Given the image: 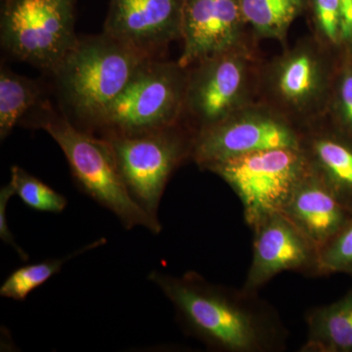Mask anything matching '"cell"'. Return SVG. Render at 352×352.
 I'll return each instance as SVG.
<instances>
[{"label":"cell","instance_id":"603a6c76","mask_svg":"<svg viewBox=\"0 0 352 352\" xmlns=\"http://www.w3.org/2000/svg\"><path fill=\"white\" fill-rule=\"evenodd\" d=\"M352 277V217L332 240L319 249V276Z\"/></svg>","mask_w":352,"mask_h":352},{"label":"cell","instance_id":"6da1fadb","mask_svg":"<svg viewBox=\"0 0 352 352\" xmlns=\"http://www.w3.org/2000/svg\"><path fill=\"white\" fill-rule=\"evenodd\" d=\"M148 279L175 307L188 335L221 352H282L289 331L279 312L258 293L212 283L195 271L173 276L152 271Z\"/></svg>","mask_w":352,"mask_h":352},{"label":"cell","instance_id":"5b68a950","mask_svg":"<svg viewBox=\"0 0 352 352\" xmlns=\"http://www.w3.org/2000/svg\"><path fill=\"white\" fill-rule=\"evenodd\" d=\"M263 62L258 39L251 32L237 45L189 67L180 122L195 136L258 101Z\"/></svg>","mask_w":352,"mask_h":352},{"label":"cell","instance_id":"44dd1931","mask_svg":"<svg viewBox=\"0 0 352 352\" xmlns=\"http://www.w3.org/2000/svg\"><path fill=\"white\" fill-rule=\"evenodd\" d=\"M10 182L15 189V195L32 210L60 214L68 206L66 197L20 166L11 168Z\"/></svg>","mask_w":352,"mask_h":352},{"label":"cell","instance_id":"d6986e66","mask_svg":"<svg viewBox=\"0 0 352 352\" xmlns=\"http://www.w3.org/2000/svg\"><path fill=\"white\" fill-rule=\"evenodd\" d=\"M106 243L107 240L105 238H100L83 245L80 249L76 250V252L69 254L64 258L46 259L41 263L21 266L14 270L1 285L0 296L16 302H24L32 292L43 286L54 275L58 274L68 261L85 252L101 247Z\"/></svg>","mask_w":352,"mask_h":352},{"label":"cell","instance_id":"4fadbf2b","mask_svg":"<svg viewBox=\"0 0 352 352\" xmlns=\"http://www.w3.org/2000/svg\"><path fill=\"white\" fill-rule=\"evenodd\" d=\"M248 28L241 0H184L178 63L189 68L237 45L251 34Z\"/></svg>","mask_w":352,"mask_h":352},{"label":"cell","instance_id":"9a60e30c","mask_svg":"<svg viewBox=\"0 0 352 352\" xmlns=\"http://www.w3.org/2000/svg\"><path fill=\"white\" fill-rule=\"evenodd\" d=\"M300 149L310 168L352 212V138L324 119L302 131Z\"/></svg>","mask_w":352,"mask_h":352},{"label":"cell","instance_id":"7c38bea8","mask_svg":"<svg viewBox=\"0 0 352 352\" xmlns=\"http://www.w3.org/2000/svg\"><path fill=\"white\" fill-rule=\"evenodd\" d=\"M184 0H110L104 32L156 58L182 41Z\"/></svg>","mask_w":352,"mask_h":352},{"label":"cell","instance_id":"d4e9b609","mask_svg":"<svg viewBox=\"0 0 352 352\" xmlns=\"http://www.w3.org/2000/svg\"><path fill=\"white\" fill-rule=\"evenodd\" d=\"M344 50L352 51V0H339Z\"/></svg>","mask_w":352,"mask_h":352},{"label":"cell","instance_id":"5bb4252c","mask_svg":"<svg viewBox=\"0 0 352 352\" xmlns=\"http://www.w3.org/2000/svg\"><path fill=\"white\" fill-rule=\"evenodd\" d=\"M281 212L319 249L332 240L352 217V212L309 164Z\"/></svg>","mask_w":352,"mask_h":352},{"label":"cell","instance_id":"ba28073f","mask_svg":"<svg viewBox=\"0 0 352 352\" xmlns=\"http://www.w3.org/2000/svg\"><path fill=\"white\" fill-rule=\"evenodd\" d=\"M112 146L122 179L132 198L157 217L171 175L191 161L194 134L182 122L138 135L104 138Z\"/></svg>","mask_w":352,"mask_h":352},{"label":"cell","instance_id":"ac0fdd59","mask_svg":"<svg viewBox=\"0 0 352 352\" xmlns=\"http://www.w3.org/2000/svg\"><path fill=\"white\" fill-rule=\"evenodd\" d=\"M43 88L36 80L1 67L0 71V138L10 135L25 113L38 104Z\"/></svg>","mask_w":352,"mask_h":352},{"label":"cell","instance_id":"277c9868","mask_svg":"<svg viewBox=\"0 0 352 352\" xmlns=\"http://www.w3.org/2000/svg\"><path fill=\"white\" fill-rule=\"evenodd\" d=\"M36 126L61 148L78 188L115 214L124 228L142 227L156 235L162 232L159 219L146 212L127 190L107 139L78 129L50 108L38 113Z\"/></svg>","mask_w":352,"mask_h":352},{"label":"cell","instance_id":"7a4b0ae2","mask_svg":"<svg viewBox=\"0 0 352 352\" xmlns=\"http://www.w3.org/2000/svg\"><path fill=\"white\" fill-rule=\"evenodd\" d=\"M150 56L106 32L80 38L58 65V91L76 119L95 127Z\"/></svg>","mask_w":352,"mask_h":352},{"label":"cell","instance_id":"ffe728a7","mask_svg":"<svg viewBox=\"0 0 352 352\" xmlns=\"http://www.w3.org/2000/svg\"><path fill=\"white\" fill-rule=\"evenodd\" d=\"M325 120L352 138V51L344 50L340 55Z\"/></svg>","mask_w":352,"mask_h":352},{"label":"cell","instance_id":"52a82bcc","mask_svg":"<svg viewBox=\"0 0 352 352\" xmlns=\"http://www.w3.org/2000/svg\"><path fill=\"white\" fill-rule=\"evenodd\" d=\"M75 4L76 0H3L2 48L52 73L78 39Z\"/></svg>","mask_w":352,"mask_h":352},{"label":"cell","instance_id":"8992f818","mask_svg":"<svg viewBox=\"0 0 352 352\" xmlns=\"http://www.w3.org/2000/svg\"><path fill=\"white\" fill-rule=\"evenodd\" d=\"M188 69L178 61L146 60L95 129L102 132V138H108L138 135L179 124Z\"/></svg>","mask_w":352,"mask_h":352},{"label":"cell","instance_id":"cb8c5ba5","mask_svg":"<svg viewBox=\"0 0 352 352\" xmlns=\"http://www.w3.org/2000/svg\"><path fill=\"white\" fill-rule=\"evenodd\" d=\"M14 195H15V189L10 182L0 190V238L6 244L15 250L23 261H29V254L16 243L12 231L9 228L8 220H7V205Z\"/></svg>","mask_w":352,"mask_h":352},{"label":"cell","instance_id":"e0dca14e","mask_svg":"<svg viewBox=\"0 0 352 352\" xmlns=\"http://www.w3.org/2000/svg\"><path fill=\"white\" fill-rule=\"evenodd\" d=\"M308 0H241L248 27L258 41L274 39L286 47L289 28L307 12Z\"/></svg>","mask_w":352,"mask_h":352},{"label":"cell","instance_id":"2e32d148","mask_svg":"<svg viewBox=\"0 0 352 352\" xmlns=\"http://www.w3.org/2000/svg\"><path fill=\"white\" fill-rule=\"evenodd\" d=\"M307 340L302 352H352V288L330 305L305 314Z\"/></svg>","mask_w":352,"mask_h":352},{"label":"cell","instance_id":"30bf717a","mask_svg":"<svg viewBox=\"0 0 352 352\" xmlns=\"http://www.w3.org/2000/svg\"><path fill=\"white\" fill-rule=\"evenodd\" d=\"M302 129L261 101L254 102L194 136L191 161L205 170L264 150L300 148Z\"/></svg>","mask_w":352,"mask_h":352},{"label":"cell","instance_id":"8fae6325","mask_svg":"<svg viewBox=\"0 0 352 352\" xmlns=\"http://www.w3.org/2000/svg\"><path fill=\"white\" fill-rule=\"evenodd\" d=\"M252 256L242 288L258 293L283 272L319 276V248L281 212H273L251 227Z\"/></svg>","mask_w":352,"mask_h":352},{"label":"cell","instance_id":"3957f363","mask_svg":"<svg viewBox=\"0 0 352 352\" xmlns=\"http://www.w3.org/2000/svg\"><path fill=\"white\" fill-rule=\"evenodd\" d=\"M342 53L303 36L270 61L264 60L258 101L305 131L325 119Z\"/></svg>","mask_w":352,"mask_h":352},{"label":"cell","instance_id":"9c48e42d","mask_svg":"<svg viewBox=\"0 0 352 352\" xmlns=\"http://www.w3.org/2000/svg\"><path fill=\"white\" fill-rule=\"evenodd\" d=\"M308 170L300 148H276L210 164L204 170L219 176L241 201L250 227L281 212Z\"/></svg>","mask_w":352,"mask_h":352},{"label":"cell","instance_id":"7402d4cb","mask_svg":"<svg viewBox=\"0 0 352 352\" xmlns=\"http://www.w3.org/2000/svg\"><path fill=\"white\" fill-rule=\"evenodd\" d=\"M311 34L337 53L344 50L339 0H308L307 12Z\"/></svg>","mask_w":352,"mask_h":352}]
</instances>
